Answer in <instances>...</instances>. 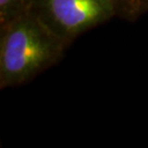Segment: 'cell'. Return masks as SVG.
I'll list each match as a JSON object with an SVG mask.
<instances>
[{
    "label": "cell",
    "mask_w": 148,
    "mask_h": 148,
    "mask_svg": "<svg viewBox=\"0 0 148 148\" xmlns=\"http://www.w3.org/2000/svg\"><path fill=\"white\" fill-rule=\"evenodd\" d=\"M69 46L31 11L0 26V88L36 78L58 64Z\"/></svg>",
    "instance_id": "6da1fadb"
},
{
    "label": "cell",
    "mask_w": 148,
    "mask_h": 148,
    "mask_svg": "<svg viewBox=\"0 0 148 148\" xmlns=\"http://www.w3.org/2000/svg\"><path fill=\"white\" fill-rule=\"evenodd\" d=\"M30 11L67 45L120 14L118 0H33Z\"/></svg>",
    "instance_id": "7a4b0ae2"
},
{
    "label": "cell",
    "mask_w": 148,
    "mask_h": 148,
    "mask_svg": "<svg viewBox=\"0 0 148 148\" xmlns=\"http://www.w3.org/2000/svg\"><path fill=\"white\" fill-rule=\"evenodd\" d=\"M33 0H0V26L31 10Z\"/></svg>",
    "instance_id": "3957f363"
},
{
    "label": "cell",
    "mask_w": 148,
    "mask_h": 148,
    "mask_svg": "<svg viewBox=\"0 0 148 148\" xmlns=\"http://www.w3.org/2000/svg\"><path fill=\"white\" fill-rule=\"evenodd\" d=\"M119 17L129 21H136L148 13V0H118Z\"/></svg>",
    "instance_id": "277c9868"
}]
</instances>
